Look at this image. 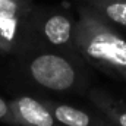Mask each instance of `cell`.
I'll return each instance as SVG.
<instances>
[{"mask_svg":"<svg viewBox=\"0 0 126 126\" xmlns=\"http://www.w3.org/2000/svg\"><path fill=\"white\" fill-rule=\"evenodd\" d=\"M75 44L91 60L114 67H126V43L104 28L93 13L82 10L75 27Z\"/></svg>","mask_w":126,"mask_h":126,"instance_id":"obj_1","label":"cell"},{"mask_svg":"<svg viewBox=\"0 0 126 126\" xmlns=\"http://www.w3.org/2000/svg\"><path fill=\"white\" fill-rule=\"evenodd\" d=\"M25 67L37 85L56 93L73 90L79 76L75 63L62 53H38L27 62Z\"/></svg>","mask_w":126,"mask_h":126,"instance_id":"obj_2","label":"cell"},{"mask_svg":"<svg viewBox=\"0 0 126 126\" xmlns=\"http://www.w3.org/2000/svg\"><path fill=\"white\" fill-rule=\"evenodd\" d=\"M32 12L31 0H0V54H12L19 48Z\"/></svg>","mask_w":126,"mask_h":126,"instance_id":"obj_3","label":"cell"},{"mask_svg":"<svg viewBox=\"0 0 126 126\" xmlns=\"http://www.w3.org/2000/svg\"><path fill=\"white\" fill-rule=\"evenodd\" d=\"M19 126H62L44 101L31 95H18L10 101Z\"/></svg>","mask_w":126,"mask_h":126,"instance_id":"obj_4","label":"cell"},{"mask_svg":"<svg viewBox=\"0 0 126 126\" xmlns=\"http://www.w3.org/2000/svg\"><path fill=\"white\" fill-rule=\"evenodd\" d=\"M75 27L72 18L63 12H53L41 19L38 32L54 48H66L75 44Z\"/></svg>","mask_w":126,"mask_h":126,"instance_id":"obj_5","label":"cell"},{"mask_svg":"<svg viewBox=\"0 0 126 126\" xmlns=\"http://www.w3.org/2000/svg\"><path fill=\"white\" fill-rule=\"evenodd\" d=\"M50 111L53 113L54 119L62 126H91L93 119L88 113L81 109H76L70 104H63L57 101L46 100L44 101Z\"/></svg>","mask_w":126,"mask_h":126,"instance_id":"obj_6","label":"cell"},{"mask_svg":"<svg viewBox=\"0 0 126 126\" xmlns=\"http://www.w3.org/2000/svg\"><path fill=\"white\" fill-rule=\"evenodd\" d=\"M95 6L100 7L110 21L126 27V0L95 1Z\"/></svg>","mask_w":126,"mask_h":126,"instance_id":"obj_7","label":"cell"},{"mask_svg":"<svg viewBox=\"0 0 126 126\" xmlns=\"http://www.w3.org/2000/svg\"><path fill=\"white\" fill-rule=\"evenodd\" d=\"M0 122L9 126H19L16 117H15V113L12 110L10 101H6L3 97H0Z\"/></svg>","mask_w":126,"mask_h":126,"instance_id":"obj_8","label":"cell"},{"mask_svg":"<svg viewBox=\"0 0 126 126\" xmlns=\"http://www.w3.org/2000/svg\"><path fill=\"white\" fill-rule=\"evenodd\" d=\"M117 122H119V125L120 126H126V111L125 113L117 114Z\"/></svg>","mask_w":126,"mask_h":126,"instance_id":"obj_9","label":"cell"}]
</instances>
